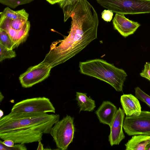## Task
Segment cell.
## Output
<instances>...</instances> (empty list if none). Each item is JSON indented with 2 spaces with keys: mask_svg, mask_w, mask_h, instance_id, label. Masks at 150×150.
Here are the masks:
<instances>
[{
  "mask_svg": "<svg viewBox=\"0 0 150 150\" xmlns=\"http://www.w3.org/2000/svg\"><path fill=\"white\" fill-rule=\"evenodd\" d=\"M149 81H150V80Z\"/></svg>",
  "mask_w": 150,
  "mask_h": 150,
  "instance_id": "obj_33",
  "label": "cell"
},
{
  "mask_svg": "<svg viewBox=\"0 0 150 150\" xmlns=\"http://www.w3.org/2000/svg\"><path fill=\"white\" fill-rule=\"evenodd\" d=\"M140 76L148 80H150V63L146 62L144 65L143 70L140 74Z\"/></svg>",
  "mask_w": 150,
  "mask_h": 150,
  "instance_id": "obj_24",
  "label": "cell"
},
{
  "mask_svg": "<svg viewBox=\"0 0 150 150\" xmlns=\"http://www.w3.org/2000/svg\"><path fill=\"white\" fill-rule=\"evenodd\" d=\"M71 18L68 35L52 43L42 61L51 68L75 56L97 38V13L87 0H73L67 7L64 20Z\"/></svg>",
  "mask_w": 150,
  "mask_h": 150,
  "instance_id": "obj_1",
  "label": "cell"
},
{
  "mask_svg": "<svg viewBox=\"0 0 150 150\" xmlns=\"http://www.w3.org/2000/svg\"><path fill=\"white\" fill-rule=\"evenodd\" d=\"M59 114L47 113L11 112L0 118V132L19 129H32L50 134L54 124L59 121Z\"/></svg>",
  "mask_w": 150,
  "mask_h": 150,
  "instance_id": "obj_2",
  "label": "cell"
},
{
  "mask_svg": "<svg viewBox=\"0 0 150 150\" xmlns=\"http://www.w3.org/2000/svg\"><path fill=\"white\" fill-rule=\"evenodd\" d=\"M101 14V18L105 21L108 22L112 20L113 12L110 10L105 9L102 12Z\"/></svg>",
  "mask_w": 150,
  "mask_h": 150,
  "instance_id": "obj_25",
  "label": "cell"
},
{
  "mask_svg": "<svg viewBox=\"0 0 150 150\" xmlns=\"http://www.w3.org/2000/svg\"><path fill=\"white\" fill-rule=\"evenodd\" d=\"M47 2L51 4H54L57 3V0H46Z\"/></svg>",
  "mask_w": 150,
  "mask_h": 150,
  "instance_id": "obj_28",
  "label": "cell"
},
{
  "mask_svg": "<svg viewBox=\"0 0 150 150\" xmlns=\"http://www.w3.org/2000/svg\"><path fill=\"white\" fill-rule=\"evenodd\" d=\"M75 131L74 118L67 115L54 124L50 134L57 147L62 150H66L73 141Z\"/></svg>",
  "mask_w": 150,
  "mask_h": 150,
  "instance_id": "obj_5",
  "label": "cell"
},
{
  "mask_svg": "<svg viewBox=\"0 0 150 150\" xmlns=\"http://www.w3.org/2000/svg\"><path fill=\"white\" fill-rule=\"evenodd\" d=\"M0 150H26L27 148L24 144H17L13 147H8L5 145L3 142L0 140Z\"/></svg>",
  "mask_w": 150,
  "mask_h": 150,
  "instance_id": "obj_23",
  "label": "cell"
},
{
  "mask_svg": "<svg viewBox=\"0 0 150 150\" xmlns=\"http://www.w3.org/2000/svg\"><path fill=\"white\" fill-rule=\"evenodd\" d=\"M4 115V112L1 110H0V118H1Z\"/></svg>",
  "mask_w": 150,
  "mask_h": 150,
  "instance_id": "obj_30",
  "label": "cell"
},
{
  "mask_svg": "<svg viewBox=\"0 0 150 150\" xmlns=\"http://www.w3.org/2000/svg\"><path fill=\"white\" fill-rule=\"evenodd\" d=\"M34 0H0V3L9 7L15 8L18 6L31 3Z\"/></svg>",
  "mask_w": 150,
  "mask_h": 150,
  "instance_id": "obj_19",
  "label": "cell"
},
{
  "mask_svg": "<svg viewBox=\"0 0 150 150\" xmlns=\"http://www.w3.org/2000/svg\"><path fill=\"white\" fill-rule=\"evenodd\" d=\"M123 127L128 135H150V112L142 111L137 116H126Z\"/></svg>",
  "mask_w": 150,
  "mask_h": 150,
  "instance_id": "obj_7",
  "label": "cell"
},
{
  "mask_svg": "<svg viewBox=\"0 0 150 150\" xmlns=\"http://www.w3.org/2000/svg\"><path fill=\"white\" fill-rule=\"evenodd\" d=\"M0 28L8 33L16 47H18L27 39L30 27V22L28 21L21 30H16L10 26L11 19L5 16L2 12H0Z\"/></svg>",
  "mask_w": 150,
  "mask_h": 150,
  "instance_id": "obj_10",
  "label": "cell"
},
{
  "mask_svg": "<svg viewBox=\"0 0 150 150\" xmlns=\"http://www.w3.org/2000/svg\"><path fill=\"white\" fill-rule=\"evenodd\" d=\"M146 150H150V142L147 146Z\"/></svg>",
  "mask_w": 150,
  "mask_h": 150,
  "instance_id": "obj_31",
  "label": "cell"
},
{
  "mask_svg": "<svg viewBox=\"0 0 150 150\" xmlns=\"http://www.w3.org/2000/svg\"><path fill=\"white\" fill-rule=\"evenodd\" d=\"M125 114L123 110L119 108L110 126V132L108 141L111 146L119 145L125 138L122 129Z\"/></svg>",
  "mask_w": 150,
  "mask_h": 150,
  "instance_id": "obj_11",
  "label": "cell"
},
{
  "mask_svg": "<svg viewBox=\"0 0 150 150\" xmlns=\"http://www.w3.org/2000/svg\"><path fill=\"white\" fill-rule=\"evenodd\" d=\"M51 68L43 62L29 68L19 77L22 86L25 88L31 87L47 78Z\"/></svg>",
  "mask_w": 150,
  "mask_h": 150,
  "instance_id": "obj_8",
  "label": "cell"
},
{
  "mask_svg": "<svg viewBox=\"0 0 150 150\" xmlns=\"http://www.w3.org/2000/svg\"><path fill=\"white\" fill-rule=\"evenodd\" d=\"M117 110V107L112 103L108 101H103L95 113L100 123L110 127Z\"/></svg>",
  "mask_w": 150,
  "mask_h": 150,
  "instance_id": "obj_14",
  "label": "cell"
},
{
  "mask_svg": "<svg viewBox=\"0 0 150 150\" xmlns=\"http://www.w3.org/2000/svg\"><path fill=\"white\" fill-rule=\"evenodd\" d=\"M0 43L6 48L13 50L16 47L8 33L0 28Z\"/></svg>",
  "mask_w": 150,
  "mask_h": 150,
  "instance_id": "obj_18",
  "label": "cell"
},
{
  "mask_svg": "<svg viewBox=\"0 0 150 150\" xmlns=\"http://www.w3.org/2000/svg\"><path fill=\"white\" fill-rule=\"evenodd\" d=\"M138 99L132 94L121 96L120 102L127 116H137L141 113V107Z\"/></svg>",
  "mask_w": 150,
  "mask_h": 150,
  "instance_id": "obj_13",
  "label": "cell"
},
{
  "mask_svg": "<svg viewBox=\"0 0 150 150\" xmlns=\"http://www.w3.org/2000/svg\"><path fill=\"white\" fill-rule=\"evenodd\" d=\"M11 111L28 113H55V109L50 99L43 97L22 100L14 105Z\"/></svg>",
  "mask_w": 150,
  "mask_h": 150,
  "instance_id": "obj_6",
  "label": "cell"
},
{
  "mask_svg": "<svg viewBox=\"0 0 150 150\" xmlns=\"http://www.w3.org/2000/svg\"><path fill=\"white\" fill-rule=\"evenodd\" d=\"M76 100L80 108L79 112L82 111H93L96 107L95 101L90 97H88L86 93L76 92Z\"/></svg>",
  "mask_w": 150,
  "mask_h": 150,
  "instance_id": "obj_16",
  "label": "cell"
},
{
  "mask_svg": "<svg viewBox=\"0 0 150 150\" xmlns=\"http://www.w3.org/2000/svg\"><path fill=\"white\" fill-rule=\"evenodd\" d=\"M112 22L114 29L125 38L133 34L141 25L138 22L127 18L123 14L116 13Z\"/></svg>",
  "mask_w": 150,
  "mask_h": 150,
  "instance_id": "obj_12",
  "label": "cell"
},
{
  "mask_svg": "<svg viewBox=\"0 0 150 150\" xmlns=\"http://www.w3.org/2000/svg\"><path fill=\"white\" fill-rule=\"evenodd\" d=\"M4 98V96H3V94H2L1 92H0V103L2 101V100Z\"/></svg>",
  "mask_w": 150,
  "mask_h": 150,
  "instance_id": "obj_29",
  "label": "cell"
},
{
  "mask_svg": "<svg viewBox=\"0 0 150 150\" xmlns=\"http://www.w3.org/2000/svg\"><path fill=\"white\" fill-rule=\"evenodd\" d=\"M2 12L5 16L11 20L19 18L28 20L29 14L24 9L15 11L7 7L4 9Z\"/></svg>",
  "mask_w": 150,
  "mask_h": 150,
  "instance_id": "obj_17",
  "label": "cell"
},
{
  "mask_svg": "<svg viewBox=\"0 0 150 150\" xmlns=\"http://www.w3.org/2000/svg\"><path fill=\"white\" fill-rule=\"evenodd\" d=\"M16 55L13 50L8 49L0 43V61L6 59L15 57Z\"/></svg>",
  "mask_w": 150,
  "mask_h": 150,
  "instance_id": "obj_20",
  "label": "cell"
},
{
  "mask_svg": "<svg viewBox=\"0 0 150 150\" xmlns=\"http://www.w3.org/2000/svg\"><path fill=\"white\" fill-rule=\"evenodd\" d=\"M38 146L37 149V150H42L44 149L43 148V145L41 143V141L38 142Z\"/></svg>",
  "mask_w": 150,
  "mask_h": 150,
  "instance_id": "obj_27",
  "label": "cell"
},
{
  "mask_svg": "<svg viewBox=\"0 0 150 150\" xmlns=\"http://www.w3.org/2000/svg\"><path fill=\"white\" fill-rule=\"evenodd\" d=\"M43 134L36 129H19L0 132V138L12 140L15 144H25L41 141Z\"/></svg>",
  "mask_w": 150,
  "mask_h": 150,
  "instance_id": "obj_9",
  "label": "cell"
},
{
  "mask_svg": "<svg viewBox=\"0 0 150 150\" xmlns=\"http://www.w3.org/2000/svg\"><path fill=\"white\" fill-rule=\"evenodd\" d=\"M28 20L22 18H19L11 20L10 26L12 29L16 30H20L24 27Z\"/></svg>",
  "mask_w": 150,
  "mask_h": 150,
  "instance_id": "obj_22",
  "label": "cell"
},
{
  "mask_svg": "<svg viewBox=\"0 0 150 150\" xmlns=\"http://www.w3.org/2000/svg\"><path fill=\"white\" fill-rule=\"evenodd\" d=\"M135 96L138 99L145 103L150 108V96L138 87L135 88Z\"/></svg>",
  "mask_w": 150,
  "mask_h": 150,
  "instance_id": "obj_21",
  "label": "cell"
},
{
  "mask_svg": "<svg viewBox=\"0 0 150 150\" xmlns=\"http://www.w3.org/2000/svg\"><path fill=\"white\" fill-rule=\"evenodd\" d=\"M103 7L113 13L137 14L150 13V0H96Z\"/></svg>",
  "mask_w": 150,
  "mask_h": 150,
  "instance_id": "obj_4",
  "label": "cell"
},
{
  "mask_svg": "<svg viewBox=\"0 0 150 150\" xmlns=\"http://www.w3.org/2000/svg\"><path fill=\"white\" fill-rule=\"evenodd\" d=\"M62 0H57V3H58L60 1H62Z\"/></svg>",
  "mask_w": 150,
  "mask_h": 150,
  "instance_id": "obj_32",
  "label": "cell"
},
{
  "mask_svg": "<svg viewBox=\"0 0 150 150\" xmlns=\"http://www.w3.org/2000/svg\"><path fill=\"white\" fill-rule=\"evenodd\" d=\"M79 67L81 74L105 81L117 91H122L124 83L127 76L123 69L99 59L80 62Z\"/></svg>",
  "mask_w": 150,
  "mask_h": 150,
  "instance_id": "obj_3",
  "label": "cell"
},
{
  "mask_svg": "<svg viewBox=\"0 0 150 150\" xmlns=\"http://www.w3.org/2000/svg\"><path fill=\"white\" fill-rule=\"evenodd\" d=\"M3 143L5 145L8 147H13L14 146L15 144L13 140L9 139L4 140Z\"/></svg>",
  "mask_w": 150,
  "mask_h": 150,
  "instance_id": "obj_26",
  "label": "cell"
},
{
  "mask_svg": "<svg viewBox=\"0 0 150 150\" xmlns=\"http://www.w3.org/2000/svg\"><path fill=\"white\" fill-rule=\"evenodd\" d=\"M150 142V135L138 134L133 135L125 144V150H146Z\"/></svg>",
  "mask_w": 150,
  "mask_h": 150,
  "instance_id": "obj_15",
  "label": "cell"
}]
</instances>
